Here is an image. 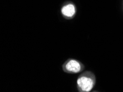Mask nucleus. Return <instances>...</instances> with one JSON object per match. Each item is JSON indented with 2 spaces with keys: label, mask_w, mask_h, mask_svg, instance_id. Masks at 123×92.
Wrapping results in <instances>:
<instances>
[{
  "label": "nucleus",
  "mask_w": 123,
  "mask_h": 92,
  "mask_svg": "<svg viewBox=\"0 0 123 92\" xmlns=\"http://www.w3.org/2000/svg\"><path fill=\"white\" fill-rule=\"evenodd\" d=\"M96 77L91 71H87L80 75L77 80V88L79 92H89L96 85Z\"/></svg>",
  "instance_id": "f257e3e1"
},
{
  "label": "nucleus",
  "mask_w": 123,
  "mask_h": 92,
  "mask_svg": "<svg viewBox=\"0 0 123 92\" xmlns=\"http://www.w3.org/2000/svg\"><path fill=\"white\" fill-rule=\"evenodd\" d=\"M85 68L81 62L74 59H68L62 65L64 72L68 74H77L83 72Z\"/></svg>",
  "instance_id": "f03ea898"
},
{
  "label": "nucleus",
  "mask_w": 123,
  "mask_h": 92,
  "mask_svg": "<svg viewBox=\"0 0 123 92\" xmlns=\"http://www.w3.org/2000/svg\"><path fill=\"white\" fill-rule=\"evenodd\" d=\"M77 13V7L71 1H66L63 3L61 8V14L65 19H72Z\"/></svg>",
  "instance_id": "7ed1b4c3"
},
{
  "label": "nucleus",
  "mask_w": 123,
  "mask_h": 92,
  "mask_svg": "<svg viewBox=\"0 0 123 92\" xmlns=\"http://www.w3.org/2000/svg\"></svg>",
  "instance_id": "20e7f679"
}]
</instances>
